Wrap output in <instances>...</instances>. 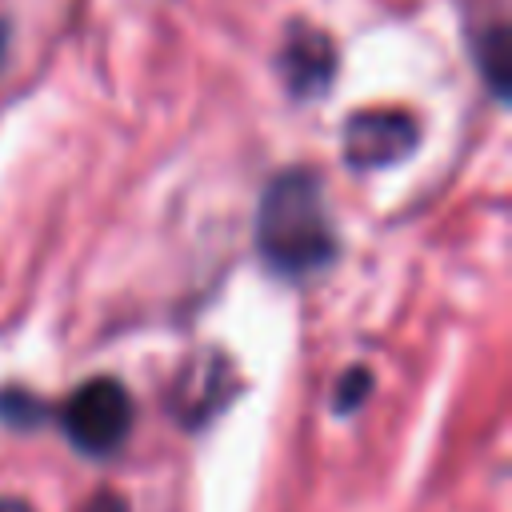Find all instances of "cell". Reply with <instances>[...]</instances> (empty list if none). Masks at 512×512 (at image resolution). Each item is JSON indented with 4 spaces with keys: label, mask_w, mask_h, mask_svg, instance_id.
<instances>
[{
    "label": "cell",
    "mask_w": 512,
    "mask_h": 512,
    "mask_svg": "<svg viewBox=\"0 0 512 512\" xmlns=\"http://www.w3.org/2000/svg\"><path fill=\"white\" fill-rule=\"evenodd\" d=\"M256 244L260 256L280 276L320 272L336 256L332 216L324 208V188L308 172H280L260 200L256 212Z\"/></svg>",
    "instance_id": "6da1fadb"
},
{
    "label": "cell",
    "mask_w": 512,
    "mask_h": 512,
    "mask_svg": "<svg viewBox=\"0 0 512 512\" xmlns=\"http://www.w3.org/2000/svg\"><path fill=\"white\" fill-rule=\"evenodd\" d=\"M132 424V400L112 376H96L80 384L64 404V432L80 452H112Z\"/></svg>",
    "instance_id": "7a4b0ae2"
},
{
    "label": "cell",
    "mask_w": 512,
    "mask_h": 512,
    "mask_svg": "<svg viewBox=\"0 0 512 512\" xmlns=\"http://www.w3.org/2000/svg\"><path fill=\"white\" fill-rule=\"evenodd\" d=\"M416 148V120L404 112H360L344 124V160L352 168H384Z\"/></svg>",
    "instance_id": "3957f363"
},
{
    "label": "cell",
    "mask_w": 512,
    "mask_h": 512,
    "mask_svg": "<svg viewBox=\"0 0 512 512\" xmlns=\"http://www.w3.org/2000/svg\"><path fill=\"white\" fill-rule=\"evenodd\" d=\"M280 68H284V84L292 96H320L332 84L336 72V48L332 36L312 28V24H292L280 48Z\"/></svg>",
    "instance_id": "277c9868"
},
{
    "label": "cell",
    "mask_w": 512,
    "mask_h": 512,
    "mask_svg": "<svg viewBox=\"0 0 512 512\" xmlns=\"http://www.w3.org/2000/svg\"><path fill=\"white\" fill-rule=\"evenodd\" d=\"M0 416L8 424H16V428H28V424L40 420V404H36V396L8 388V392H0Z\"/></svg>",
    "instance_id": "5b68a950"
},
{
    "label": "cell",
    "mask_w": 512,
    "mask_h": 512,
    "mask_svg": "<svg viewBox=\"0 0 512 512\" xmlns=\"http://www.w3.org/2000/svg\"><path fill=\"white\" fill-rule=\"evenodd\" d=\"M372 392V376L364 372V368H348L344 376H340V384H336V408L340 412H352V408H360V400Z\"/></svg>",
    "instance_id": "8992f818"
},
{
    "label": "cell",
    "mask_w": 512,
    "mask_h": 512,
    "mask_svg": "<svg viewBox=\"0 0 512 512\" xmlns=\"http://www.w3.org/2000/svg\"><path fill=\"white\" fill-rule=\"evenodd\" d=\"M88 512H128V508H124V500H120L116 492H100V496L88 504Z\"/></svg>",
    "instance_id": "52a82bcc"
},
{
    "label": "cell",
    "mask_w": 512,
    "mask_h": 512,
    "mask_svg": "<svg viewBox=\"0 0 512 512\" xmlns=\"http://www.w3.org/2000/svg\"><path fill=\"white\" fill-rule=\"evenodd\" d=\"M0 512H32L24 500H16V496H0Z\"/></svg>",
    "instance_id": "ba28073f"
}]
</instances>
